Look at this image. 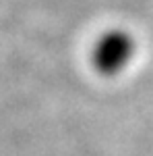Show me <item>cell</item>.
Instances as JSON below:
<instances>
[{
  "mask_svg": "<svg viewBox=\"0 0 153 156\" xmlns=\"http://www.w3.org/2000/svg\"><path fill=\"white\" fill-rule=\"evenodd\" d=\"M137 52V42L124 29H110L95 42L91 50V65L99 75L114 77L128 65Z\"/></svg>",
  "mask_w": 153,
  "mask_h": 156,
  "instance_id": "obj_1",
  "label": "cell"
}]
</instances>
